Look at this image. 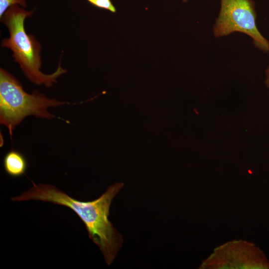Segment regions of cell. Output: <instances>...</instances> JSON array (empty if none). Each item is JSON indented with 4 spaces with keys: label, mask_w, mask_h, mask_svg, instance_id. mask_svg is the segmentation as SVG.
I'll return each instance as SVG.
<instances>
[{
    "label": "cell",
    "mask_w": 269,
    "mask_h": 269,
    "mask_svg": "<svg viewBox=\"0 0 269 269\" xmlns=\"http://www.w3.org/2000/svg\"><path fill=\"white\" fill-rule=\"evenodd\" d=\"M253 0H221V7L213 27L215 37L239 32L249 36L254 46L264 53L269 52V41L258 30L257 13Z\"/></svg>",
    "instance_id": "cell-4"
},
{
    "label": "cell",
    "mask_w": 269,
    "mask_h": 269,
    "mask_svg": "<svg viewBox=\"0 0 269 269\" xmlns=\"http://www.w3.org/2000/svg\"><path fill=\"white\" fill-rule=\"evenodd\" d=\"M34 11H27L17 5L6 10L0 18L8 29L9 37L2 40L0 46L11 50L14 62L18 64L25 77L31 83L51 87L67 71L59 62L53 73L46 74L41 71V45L34 35L26 33L24 28L25 20Z\"/></svg>",
    "instance_id": "cell-2"
},
{
    "label": "cell",
    "mask_w": 269,
    "mask_h": 269,
    "mask_svg": "<svg viewBox=\"0 0 269 269\" xmlns=\"http://www.w3.org/2000/svg\"><path fill=\"white\" fill-rule=\"evenodd\" d=\"M183 2H187V1H188L189 0H181Z\"/></svg>",
    "instance_id": "cell-10"
},
{
    "label": "cell",
    "mask_w": 269,
    "mask_h": 269,
    "mask_svg": "<svg viewBox=\"0 0 269 269\" xmlns=\"http://www.w3.org/2000/svg\"><path fill=\"white\" fill-rule=\"evenodd\" d=\"M266 79L265 84L268 88H269V65L266 70Z\"/></svg>",
    "instance_id": "cell-9"
},
{
    "label": "cell",
    "mask_w": 269,
    "mask_h": 269,
    "mask_svg": "<svg viewBox=\"0 0 269 269\" xmlns=\"http://www.w3.org/2000/svg\"><path fill=\"white\" fill-rule=\"evenodd\" d=\"M68 102L47 97L37 90L25 92L20 82L5 69H0V123L11 135L12 132L26 117L51 120L55 116L48 111Z\"/></svg>",
    "instance_id": "cell-3"
},
{
    "label": "cell",
    "mask_w": 269,
    "mask_h": 269,
    "mask_svg": "<svg viewBox=\"0 0 269 269\" xmlns=\"http://www.w3.org/2000/svg\"><path fill=\"white\" fill-rule=\"evenodd\" d=\"M91 4L100 8L115 13L116 8L111 0H87Z\"/></svg>",
    "instance_id": "cell-8"
},
{
    "label": "cell",
    "mask_w": 269,
    "mask_h": 269,
    "mask_svg": "<svg viewBox=\"0 0 269 269\" xmlns=\"http://www.w3.org/2000/svg\"><path fill=\"white\" fill-rule=\"evenodd\" d=\"M32 182L31 188L10 199L47 202L72 210L85 224L89 238L98 246L106 263L110 266L122 246L123 239L108 217L111 203L124 183H115L97 199L85 202L72 198L52 185Z\"/></svg>",
    "instance_id": "cell-1"
},
{
    "label": "cell",
    "mask_w": 269,
    "mask_h": 269,
    "mask_svg": "<svg viewBox=\"0 0 269 269\" xmlns=\"http://www.w3.org/2000/svg\"><path fill=\"white\" fill-rule=\"evenodd\" d=\"M17 5L23 8L27 6L26 0H0V17L10 6Z\"/></svg>",
    "instance_id": "cell-7"
},
{
    "label": "cell",
    "mask_w": 269,
    "mask_h": 269,
    "mask_svg": "<svg viewBox=\"0 0 269 269\" xmlns=\"http://www.w3.org/2000/svg\"><path fill=\"white\" fill-rule=\"evenodd\" d=\"M200 269H269V260L255 244L245 240L228 242L216 248Z\"/></svg>",
    "instance_id": "cell-5"
},
{
    "label": "cell",
    "mask_w": 269,
    "mask_h": 269,
    "mask_svg": "<svg viewBox=\"0 0 269 269\" xmlns=\"http://www.w3.org/2000/svg\"><path fill=\"white\" fill-rule=\"evenodd\" d=\"M3 165L5 172L8 175L12 177H19L25 174L28 163L22 153L12 149L4 155Z\"/></svg>",
    "instance_id": "cell-6"
}]
</instances>
